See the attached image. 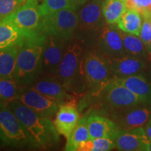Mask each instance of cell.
Segmentation results:
<instances>
[{
    "label": "cell",
    "mask_w": 151,
    "mask_h": 151,
    "mask_svg": "<svg viewBox=\"0 0 151 151\" xmlns=\"http://www.w3.org/2000/svg\"><path fill=\"white\" fill-rule=\"evenodd\" d=\"M25 0H0V20L10 16Z\"/></svg>",
    "instance_id": "cell-29"
},
{
    "label": "cell",
    "mask_w": 151,
    "mask_h": 151,
    "mask_svg": "<svg viewBox=\"0 0 151 151\" xmlns=\"http://www.w3.org/2000/svg\"><path fill=\"white\" fill-rule=\"evenodd\" d=\"M127 9H136L140 14L151 11V0H125Z\"/></svg>",
    "instance_id": "cell-31"
},
{
    "label": "cell",
    "mask_w": 151,
    "mask_h": 151,
    "mask_svg": "<svg viewBox=\"0 0 151 151\" xmlns=\"http://www.w3.org/2000/svg\"><path fill=\"white\" fill-rule=\"evenodd\" d=\"M90 136L88 127L87 118H81L76 127L73 130L72 133L67 139V143L65 146V150L77 151L78 147L83 143L90 140Z\"/></svg>",
    "instance_id": "cell-23"
},
{
    "label": "cell",
    "mask_w": 151,
    "mask_h": 151,
    "mask_svg": "<svg viewBox=\"0 0 151 151\" xmlns=\"http://www.w3.org/2000/svg\"><path fill=\"white\" fill-rule=\"evenodd\" d=\"M144 128L145 130V133H146V135L147 138L149 141H151V116L150 119L148 120V122L146 123V127Z\"/></svg>",
    "instance_id": "cell-32"
},
{
    "label": "cell",
    "mask_w": 151,
    "mask_h": 151,
    "mask_svg": "<svg viewBox=\"0 0 151 151\" xmlns=\"http://www.w3.org/2000/svg\"><path fill=\"white\" fill-rule=\"evenodd\" d=\"M68 8L78 9V7L72 0H43L39 6L41 18Z\"/></svg>",
    "instance_id": "cell-28"
},
{
    "label": "cell",
    "mask_w": 151,
    "mask_h": 151,
    "mask_svg": "<svg viewBox=\"0 0 151 151\" xmlns=\"http://www.w3.org/2000/svg\"><path fill=\"white\" fill-rule=\"evenodd\" d=\"M134 108L114 113V122L120 129H130L142 127L148 122L151 116V110L146 107Z\"/></svg>",
    "instance_id": "cell-15"
},
{
    "label": "cell",
    "mask_w": 151,
    "mask_h": 151,
    "mask_svg": "<svg viewBox=\"0 0 151 151\" xmlns=\"http://www.w3.org/2000/svg\"><path fill=\"white\" fill-rule=\"evenodd\" d=\"M65 41L59 37L46 36L43 41L41 75L56 76L65 53Z\"/></svg>",
    "instance_id": "cell-9"
},
{
    "label": "cell",
    "mask_w": 151,
    "mask_h": 151,
    "mask_svg": "<svg viewBox=\"0 0 151 151\" xmlns=\"http://www.w3.org/2000/svg\"><path fill=\"white\" fill-rule=\"evenodd\" d=\"M32 33L33 32L28 33L21 31L4 19L0 20V50L19 45L26 36Z\"/></svg>",
    "instance_id": "cell-20"
},
{
    "label": "cell",
    "mask_w": 151,
    "mask_h": 151,
    "mask_svg": "<svg viewBox=\"0 0 151 151\" xmlns=\"http://www.w3.org/2000/svg\"><path fill=\"white\" fill-rule=\"evenodd\" d=\"M18 101L41 116L52 118L64 103L41 94L29 86H20Z\"/></svg>",
    "instance_id": "cell-7"
},
{
    "label": "cell",
    "mask_w": 151,
    "mask_h": 151,
    "mask_svg": "<svg viewBox=\"0 0 151 151\" xmlns=\"http://www.w3.org/2000/svg\"><path fill=\"white\" fill-rule=\"evenodd\" d=\"M125 0H105L102 3V14L106 22L112 25L118 23L122 15L127 10Z\"/></svg>",
    "instance_id": "cell-25"
},
{
    "label": "cell",
    "mask_w": 151,
    "mask_h": 151,
    "mask_svg": "<svg viewBox=\"0 0 151 151\" xmlns=\"http://www.w3.org/2000/svg\"><path fill=\"white\" fill-rule=\"evenodd\" d=\"M9 107L27 132L31 146L46 148L55 146L59 143L60 134L51 118L40 116L18 100L9 103Z\"/></svg>",
    "instance_id": "cell-1"
},
{
    "label": "cell",
    "mask_w": 151,
    "mask_h": 151,
    "mask_svg": "<svg viewBox=\"0 0 151 151\" xmlns=\"http://www.w3.org/2000/svg\"><path fill=\"white\" fill-rule=\"evenodd\" d=\"M148 150H150V151H151V141H150V143H149L148 148Z\"/></svg>",
    "instance_id": "cell-36"
},
{
    "label": "cell",
    "mask_w": 151,
    "mask_h": 151,
    "mask_svg": "<svg viewBox=\"0 0 151 151\" xmlns=\"http://www.w3.org/2000/svg\"><path fill=\"white\" fill-rule=\"evenodd\" d=\"M29 87L41 94L64 104H74V94L64 88L56 76H39Z\"/></svg>",
    "instance_id": "cell-11"
},
{
    "label": "cell",
    "mask_w": 151,
    "mask_h": 151,
    "mask_svg": "<svg viewBox=\"0 0 151 151\" xmlns=\"http://www.w3.org/2000/svg\"><path fill=\"white\" fill-rule=\"evenodd\" d=\"M38 0H26L10 16L4 18L24 32H34L39 30L41 20Z\"/></svg>",
    "instance_id": "cell-8"
},
{
    "label": "cell",
    "mask_w": 151,
    "mask_h": 151,
    "mask_svg": "<svg viewBox=\"0 0 151 151\" xmlns=\"http://www.w3.org/2000/svg\"><path fill=\"white\" fill-rule=\"evenodd\" d=\"M20 86L14 79L0 78V100L9 104L18 98Z\"/></svg>",
    "instance_id": "cell-26"
},
{
    "label": "cell",
    "mask_w": 151,
    "mask_h": 151,
    "mask_svg": "<svg viewBox=\"0 0 151 151\" xmlns=\"http://www.w3.org/2000/svg\"><path fill=\"white\" fill-rule=\"evenodd\" d=\"M113 80L140 97L143 102L151 100V85L141 75H133L124 78H113Z\"/></svg>",
    "instance_id": "cell-19"
},
{
    "label": "cell",
    "mask_w": 151,
    "mask_h": 151,
    "mask_svg": "<svg viewBox=\"0 0 151 151\" xmlns=\"http://www.w3.org/2000/svg\"><path fill=\"white\" fill-rule=\"evenodd\" d=\"M116 148V143L109 138L90 139L78 147L77 151H108Z\"/></svg>",
    "instance_id": "cell-27"
},
{
    "label": "cell",
    "mask_w": 151,
    "mask_h": 151,
    "mask_svg": "<svg viewBox=\"0 0 151 151\" xmlns=\"http://www.w3.org/2000/svg\"><path fill=\"white\" fill-rule=\"evenodd\" d=\"M147 52H148V57H149V58H150V57H151V42L150 43V46H149L148 49H147Z\"/></svg>",
    "instance_id": "cell-34"
},
{
    "label": "cell",
    "mask_w": 151,
    "mask_h": 151,
    "mask_svg": "<svg viewBox=\"0 0 151 151\" xmlns=\"http://www.w3.org/2000/svg\"><path fill=\"white\" fill-rule=\"evenodd\" d=\"M18 48L15 45L0 50V78L14 80Z\"/></svg>",
    "instance_id": "cell-21"
},
{
    "label": "cell",
    "mask_w": 151,
    "mask_h": 151,
    "mask_svg": "<svg viewBox=\"0 0 151 151\" xmlns=\"http://www.w3.org/2000/svg\"><path fill=\"white\" fill-rule=\"evenodd\" d=\"M83 48L79 43H72L66 49L56 77L64 88L74 95L82 94L87 87L83 62Z\"/></svg>",
    "instance_id": "cell-3"
},
{
    "label": "cell",
    "mask_w": 151,
    "mask_h": 151,
    "mask_svg": "<svg viewBox=\"0 0 151 151\" xmlns=\"http://www.w3.org/2000/svg\"><path fill=\"white\" fill-rule=\"evenodd\" d=\"M96 50L109 60L125 55L120 31L111 26H104L101 30Z\"/></svg>",
    "instance_id": "cell-12"
},
{
    "label": "cell",
    "mask_w": 151,
    "mask_h": 151,
    "mask_svg": "<svg viewBox=\"0 0 151 151\" xmlns=\"http://www.w3.org/2000/svg\"><path fill=\"white\" fill-rule=\"evenodd\" d=\"M120 33L123 41L125 55L135 57L143 60L148 57L146 46L141 38L138 37L137 35L124 32L121 30Z\"/></svg>",
    "instance_id": "cell-24"
},
{
    "label": "cell",
    "mask_w": 151,
    "mask_h": 151,
    "mask_svg": "<svg viewBox=\"0 0 151 151\" xmlns=\"http://www.w3.org/2000/svg\"><path fill=\"white\" fill-rule=\"evenodd\" d=\"M46 37L39 31L35 32L26 36L18 45L14 80L20 86H30L40 76Z\"/></svg>",
    "instance_id": "cell-2"
},
{
    "label": "cell",
    "mask_w": 151,
    "mask_h": 151,
    "mask_svg": "<svg viewBox=\"0 0 151 151\" xmlns=\"http://www.w3.org/2000/svg\"><path fill=\"white\" fill-rule=\"evenodd\" d=\"M142 26V16L137 10L128 9L118 22V27L124 32L139 37Z\"/></svg>",
    "instance_id": "cell-22"
},
{
    "label": "cell",
    "mask_w": 151,
    "mask_h": 151,
    "mask_svg": "<svg viewBox=\"0 0 151 151\" xmlns=\"http://www.w3.org/2000/svg\"><path fill=\"white\" fill-rule=\"evenodd\" d=\"M76 8H68L42 17L39 30L46 36H53L67 41L74 37L78 24Z\"/></svg>",
    "instance_id": "cell-4"
},
{
    "label": "cell",
    "mask_w": 151,
    "mask_h": 151,
    "mask_svg": "<svg viewBox=\"0 0 151 151\" xmlns=\"http://www.w3.org/2000/svg\"><path fill=\"white\" fill-rule=\"evenodd\" d=\"M90 0H72V1L75 4L77 7L81 6L82 5H85L86 4L88 3Z\"/></svg>",
    "instance_id": "cell-33"
},
{
    "label": "cell",
    "mask_w": 151,
    "mask_h": 151,
    "mask_svg": "<svg viewBox=\"0 0 151 151\" xmlns=\"http://www.w3.org/2000/svg\"><path fill=\"white\" fill-rule=\"evenodd\" d=\"M104 90L106 103L115 112L133 108L143 103L140 97L113 79L104 87Z\"/></svg>",
    "instance_id": "cell-10"
},
{
    "label": "cell",
    "mask_w": 151,
    "mask_h": 151,
    "mask_svg": "<svg viewBox=\"0 0 151 151\" xmlns=\"http://www.w3.org/2000/svg\"><path fill=\"white\" fill-rule=\"evenodd\" d=\"M80 119V114L75 104H64L60 106L55 115V127L60 135L68 139Z\"/></svg>",
    "instance_id": "cell-14"
},
{
    "label": "cell",
    "mask_w": 151,
    "mask_h": 151,
    "mask_svg": "<svg viewBox=\"0 0 151 151\" xmlns=\"http://www.w3.org/2000/svg\"><path fill=\"white\" fill-rule=\"evenodd\" d=\"M101 0H90L81 9L78 15V27L81 31L90 32L99 29L102 21Z\"/></svg>",
    "instance_id": "cell-16"
},
{
    "label": "cell",
    "mask_w": 151,
    "mask_h": 151,
    "mask_svg": "<svg viewBox=\"0 0 151 151\" xmlns=\"http://www.w3.org/2000/svg\"><path fill=\"white\" fill-rule=\"evenodd\" d=\"M142 19L143 22L139 37L144 43L147 50L151 42V20L143 17Z\"/></svg>",
    "instance_id": "cell-30"
},
{
    "label": "cell",
    "mask_w": 151,
    "mask_h": 151,
    "mask_svg": "<svg viewBox=\"0 0 151 151\" xmlns=\"http://www.w3.org/2000/svg\"><path fill=\"white\" fill-rule=\"evenodd\" d=\"M114 141L117 149L122 151L148 150L150 143L143 127L130 129H120Z\"/></svg>",
    "instance_id": "cell-13"
},
{
    "label": "cell",
    "mask_w": 151,
    "mask_h": 151,
    "mask_svg": "<svg viewBox=\"0 0 151 151\" xmlns=\"http://www.w3.org/2000/svg\"><path fill=\"white\" fill-rule=\"evenodd\" d=\"M0 141L11 146L31 145L29 136L21 122L6 105L0 110Z\"/></svg>",
    "instance_id": "cell-6"
},
{
    "label": "cell",
    "mask_w": 151,
    "mask_h": 151,
    "mask_svg": "<svg viewBox=\"0 0 151 151\" xmlns=\"http://www.w3.org/2000/svg\"><path fill=\"white\" fill-rule=\"evenodd\" d=\"M110 65L114 78H118L139 74L146 67V62L135 57L122 55L111 59Z\"/></svg>",
    "instance_id": "cell-17"
},
{
    "label": "cell",
    "mask_w": 151,
    "mask_h": 151,
    "mask_svg": "<svg viewBox=\"0 0 151 151\" xmlns=\"http://www.w3.org/2000/svg\"><path fill=\"white\" fill-rule=\"evenodd\" d=\"M4 106H5V104H4L3 101H1V100H0V110H1V109H2L3 107Z\"/></svg>",
    "instance_id": "cell-35"
},
{
    "label": "cell",
    "mask_w": 151,
    "mask_h": 151,
    "mask_svg": "<svg viewBox=\"0 0 151 151\" xmlns=\"http://www.w3.org/2000/svg\"><path fill=\"white\" fill-rule=\"evenodd\" d=\"M83 69L87 87L92 89L103 90L114 78L110 60L96 49L84 55Z\"/></svg>",
    "instance_id": "cell-5"
},
{
    "label": "cell",
    "mask_w": 151,
    "mask_h": 151,
    "mask_svg": "<svg viewBox=\"0 0 151 151\" xmlns=\"http://www.w3.org/2000/svg\"><path fill=\"white\" fill-rule=\"evenodd\" d=\"M90 139L109 138L116 139L120 128L116 122L104 116L92 114L87 118Z\"/></svg>",
    "instance_id": "cell-18"
}]
</instances>
